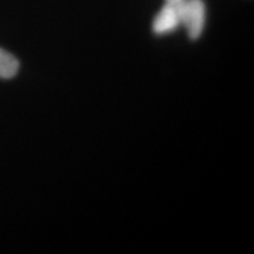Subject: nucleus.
<instances>
[{
	"label": "nucleus",
	"instance_id": "obj_1",
	"mask_svg": "<svg viewBox=\"0 0 254 254\" xmlns=\"http://www.w3.org/2000/svg\"><path fill=\"white\" fill-rule=\"evenodd\" d=\"M179 13L180 25L185 26L190 39L195 40L201 36L205 26L206 8L202 0H182L176 2Z\"/></svg>",
	"mask_w": 254,
	"mask_h": 254
},
{
	"label": "nucleus",
	"instance_id": "obj_2",
	"mask_svg": "<svg viewBox=\"0 0 254 254\" xmlns=\"http://www.w3.org/2000/svg\"><path fill=\"white\" fill-rule=\"evenodd\" d=\"M179 26L180 19L176 2H165L153 20V25H152L153 32L161 36V34L171 33Z\"/></svg>",
	"mask_w": 254,
	"mask_h": 254
},
{
	"label": "nucleus",
	"instance_id": "obj_4",
	"mask_svg": "<svg viewBox=\"0 0 254 254\" xmlns=\"http://www.w3.org/2000/svg\"><path fill=\"white\" fill-rule=\"evenodd\" d=\"M166 2H179L182 1V0H165Z\"/></svg>",
	"mask_w": 254,
	"mask_h": 254
},
{
	"label": "nucleus",
	"instance_id": "obj_3",
	"mask_svg": "<svg viewBox=\"0 0 254 254\" xmlns=\"http://www.w3.org/2000/svg\"><path fill=\"white\" fill-rule=\"evenodd\" d=\"M19 71V62L7 51L0 49V78L11 79Z\"/></svg>",
	"mask_w": 254,
	"mask_h": 254
}]
</instances>
